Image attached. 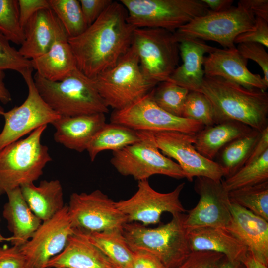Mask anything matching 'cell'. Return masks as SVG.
Listing matches in <instances>:
<instances>
[{"instance_id":"cell-19","label":"cell","mask_w":268,"mask_h":268,"mask_svg":"<svg viewBox=\"0 0 268 268\" xmlns=\"http://www.w3.org/2000/svg\"><path fill=\"white\" fill-rule=\"evenodd\" d=\"M231 219L225 228L258 260L268 266V221L231 203Z\"/></svg>"},{"instance_id":"cell-36","label":"cell","mask_w":268,"mask_h":268,"mask_svg":"<svg viewBox=\"0 0 268 268\" xmlns=\"http://www.w3.org/2000/svg\"><path fill=\"white\" fill-rule=\"evenodd\" d=\"M182 117L199 122L204 127L217 123L211 102L200 91H189L185 101Z\"/></svg>"},{"instance_id":"cell-15","label":"cell","mask_w":268,"mask_h":268,"mask_svg":"<svg viewBox=\"0 0 268 268\" xmlns=\"http://www.w3.org/2000/svg\"><path fill=\"white\" fill-rule=\"evenodd\" d=\"M159 150L165 156L177 161L186 178L192 182L194 177L221 180L226 177L224 169L216 161L201 154L193 144V135L176 131L154 133Z\"/></svg>"},{"instance_id":"cell-26","label":"cell","mask_w":268,"mask_h":268,"mask_svg":"<svg viewBox=\"0 0 268 268\" xmlns=\"http://www.w3.org/2000/svg\"><path fill=\"white\" fill-rule=\"evenodd\" d=\"M8 201L4 204L3 216L7 222L12 246L20 247L26 243L42 221L30 209L24 200L20 187L7 192Z\"/></svg>"},{"instance_id":"cell-8","label":"cell","mask_w":268,"mask_h":268,"mask_svg":"<svg viewBox=\"0 0 268 268\" xmlns=\"http://www.w3.org/2000/svg\"><path fill=\"white\" fill-rule=\"evenodd\" d=\"M139 132V141L113 151L110 162L116 170L138 181L157 174L177 179L186 178L178 164L160 152L154 133Z\"/></svg>"},{"instance_id":"cell-52","label":"cell","mask_w":268,"mask_h":268,"mask_svg":"<svg viewBox=\"0 0 268 268\" xmlns=\"http://www.w3.org/2000/svg\"><path fill=\"white\" fill-rule=\"evenodd\" d=\"M0 221H1V219H0ZM10 237H5L3 236L1 234V232H0V242H2L5 241L10 242Z\"/></svg>"},{"instance_id":"cell-50","label":"cell","mask_w":268,"mask_h":268,"mask_svg":"<svg viewBox=\"0 0 268 268\" xmlns=\"http://www.w3.org/2000/svg\"><path fill=\"white\" fill-rule=\"evenodd\" d=\"M245 268H268V266L261 262L249 251L242 262Z\"/></svg>"},{"instance_id":"cell-44","label":"cell","mask_w":268,"mask_h":268,"mask_svg":"<svg viewBox=\"0 0 268 268\" xmlns=\"http://www.w3.org/2000/svg\"><path fill=\"white\" fill-rule=\"evenodd\" d=\"M19 21L22 28L38 11L50 8L48 0H18Z\"/></svg>"},{"instance_id":"cell-14","label":"cell","mask_w":268,"mask_h":268,"mask_svg":"<svg viewBox=\"0 0 268 268\" xmlns=\"http://www.w3.org/2000/svg\"><path fill=\"white\" fill-rule=\"evenodd\" d=\"M184 186L182 183L170 192L160 193L153 189L147 180L139 181L132 197L115 204L127 216L128 222H137L146 226L155 224L160 222L164 212L173 215L186 211L180 200Z\"/></svg>"},{"instance_id":"cell-34","label":"cell","mask_w":268,"mask_h":268,"mask_svg":"<svg viewBox=\"0 0 268 268\" xmlns=\"http://www.w3.org/2000/svg\"><path fill=\"white\" fill-rule=\"evenodd\" d=\"M268 181V150L259 159L244 165L222 182L230 192L237 189L261 184Z\"/></svg>"},{"instance_id":"cell-29","label":"cell","mask_w":268,"mask_h":268,"mask_svg":"<svg viewBox=\"0 0 268 268\" xmlns=\"http://www.w3.org/2000/svg\"><path fill=\"white\" fill-rule=\"evenodd\" d=\"M73 230L97 247L118 268H132L134 252L128 245L122 230L95 232Z\"/></svg>"},{"instance_id":"cell-21","label":"cell","mask_w":268,"mask_h":268,"mask_svg":"<svg viewBox=\"0 0 268 268\" xmlns=\"http://www.w3.org/2000/svg\"><path fill=\"white\" fill-rule=\"evenodd\" d=\"M46 268H118L97 247L74 231L64 249L47 262Z\"/></svg>"},{"instance_id":"cell-49","label":"cell","mask_w":268,"mask_h":268,"mask_svg":"<svg viewBox=\"0 0 268 268\" xmlns=\"http://www.w3.org/2000/svg\"><path fill=\"white\" fill-rule=\"evenodd\" d=\"M4 71L0 70V101L4 104H6L11 101L12 98L4 82Z\"/></svg>"},{"instance_id":"cell-2","label":"cell","mask_w":268,"mask_h":268,"mask_svg":"<svg viewBox=\"0 0 268 268\" xmlns=\"http://www.w3.org/2000/svg\"><path fill=\"white\" fill-rule=\"evenodd\" d=\"M200 92L211 102L217 123L236 121L260 132L268 126L266 91L247 89L221 77L204 75Z\"/></svg>"},{"instance_id":"cell-5","label":"cell","mask_w":268,"mask_h":268,"mask_svg":"<svg viewBox=\"0 0 268 268\" xmlns=\"http://www.w3.org/2000/svg\"><path fill=\"white\" fill-rule=\"evenodd\" d=\"M47 125H42L25 138L0 150V195L23 185L34 183L52 161L48 147L41 143Z\"/></svg>"},{"instance_id":"cell-22","label":"cell","mask_w":268,"mask_h":268,"mask_svg":"<svg viewBox=\"0 0 268 268\" xmlns=\"http://www.w3.org/2000/svg\"><path fill=\"white\" fill-rule=\"evenodd\" d=\"M216 48L198 39L181 41L179 49L182 64L177 67L167 81L189 91H200L205 75L203 67L204 55Z\"/></svg>"},{"instance_id":"cell-4","label":"cell","mask_w":268,"mask_h":268,"mask_svg":"<svg viewBox=\"0 0 268 268\" xmlns=\"http://www.w3.org/2000/svg\"><path fill=\"white\" fill-rule=\"evenodd\" d=\"M33 77L42 98L61 116L106 114L109 112L93 79L77 68L58 81L46 80L36 72Z\"/></svg>"},{"instance_id":"cell-37","label":"cell","mask_w":268,"mask_h":268,"mask_svg":"<svg viewBox=\"0 0 268 268\" xmlns=\"http://www.w3.org/2000/svg\"><path fill=\"white\" fill-rule=\"evenodd\" d=\"M0 33L16 44L23 42L25 35L19 21L17 0H0Z\"/></svg>"},{"instance_id":"cell-11","label":"cell","mask_w":268,"mask_h":268,"mask_svg":"<svg viewBox=\"0 0 268 268\" xmlns=\"http://www.w3.org/2000/svg\"><path fill=\"white\" fill-rule=\"evenodd\" d=\"M110 121L136 131L153 133L176 131L194 135L204 128L199 122L174 116L160 108L151 91L127 107L114 110Z\"/></svg>"},{"instance_id":"cell-39","label":"cell","mask_w":268,"mask_h":268,"mask_svg":"<svg viewBox=\"0 0 268 268\" xmlns=\"http://www.w3.org/2000/svg\"><path fill=\"white\" fill-rule=\"evenodd\" d=\"M225 256L211 251H192L188 258L175 268H217Z\"/></svg>"},{"instance_id":"cell-6","label":"cell","mask_w":268,"mask_h":268,"mask_svg":"<svg viewBox=\"0 0 268 268\" xmlns=\"http://www.w3.org/2000/svg\"><path fill=\"white\" fill-rule=\"evenodd\" d=\"M92 79L106 105L114 110L127 107L157 85L143 74L132 45L115 65Z\"/></svg>"},{"instance_id":"cell-3","label":"cell","mask_w":268,"mask_h":268,"mask_svg":"<svg viewBox=\"0 0 268 268\" xmlns=\"http://www.w3.org/2000/svg\"><path fill=\"white\" fill-rule=\"evenodd\" d=\"M186 214L172 215L168 223L154 228L137 222H128L122 232L133 251H144L156 257L166 268H175L192 252L188 229L184 221Z\"/></svg>"},{"instance_id":"cell-30","label":"cell","mask_w":268,"mask_h":268,"mask_svg":"<svg viewBox=\"0 0 268 268\" xmlns=\"http://www.w3.org/2000/svg\"><path fill=\"white\" fill-rule=\"evenodd\" d=\"M139 139V131L120 124L106 123L92 137L86 150L91 161L93 162L101 151H116Z\"/></svg>"},{"instance_id":"cell-35","label":"cell","mask_w":268,"mask_h":268,"mask_svg":"<svg viewBox=\"0 0 268 268\" xmlns=\"http://www.w3.org/2000/svg\"><path fill=\"white\" fill-rule=\"evenodd\" d=\"M151 90L154 102L166 112L182 117L183 109L189 91L168 81L159 83Z\"/></svg>"},{"instance_id":"cell-48","label":"cell","mask_w":268,"mask_h":268,"mask_svg":"<svg viewBox=\"0 0 268 268\" xmlns=\"http://www.w3.org/2000/svg\"><path fill=\"white\" fill-rule=\"evenodd\" d=\"M208 8V10L219 12L227 10L232 7L234 2L232 0H201Z\"/></svg>"},{"instance_id":"cell-13","label":"cell","mask_w":268,"mask_h":268,"mask_svg":"<svg viewBox=\"0 0 268 268\" xmlns=\"http://www.w3.org/2000/svg\"><path fill=\"white\" fill-rule=\"evenodd\" d=\"M67 206L73 229L82 232L122 230L128 222L115 201L98 189L89 193H73Z\"/></svg>"},{"instance_id":"cell-40","label":"cell","mask_w":268,"mask_h":268,"mask_svg":"<svg viewBox=\"0 0 268 268\" xmlns=\"http://www.w3.org/2000/svg\"><path fill=\"white\" fill-rule=\"evenodd\" d=\"M236 48L244 58L255 61L261 67L264 81L268 85V54L264 46L256 43H243L238 44Z\"/></svg>"},{"instance_id":"cell-43","label":"cell","mask_w":268,"mask_h":268,"mask_svg":"<svg viewBox=\"0 0 268 268\" xmlns=\"http://www.w3.org/2000/svg\"><path fill=\"white\" fill-rule=\"evenodd\" d=\"M83 15L88 27L112 3V0H79Z\"/></svg>"},{"instance_id":"cell-47","label":"cell","mask_w":268,"mask_h":268,"mask_svg":"<svg viewBox=\"0 0 268 268\" xmlns=\"http://www.w3.org/2000/svg\"><path fill=\"white\" fill-rule=\"evenodd\" d=\"M267 150H268V126L261 132L259 139L245 165L257 160Z\"/></svg>"},{"instance_id":"cell-12","label":"cell","mask_w":268,"mask_h":268,"mask_svg":"<svg viewBox=\"0 0 268 268\" xmlns=\"http://www.w3.org/2000/svg\"><path fill=\"white\" fill-rule=\"evenodd\" d=\"M33 70L29 69L21 75L28 91L23 103L6 112L0 108V115L3 116L5 120L3 128L0 132V150L39 127L52 124L61 116L40 95L33 80Z\"/></svg>"},{"instance_id":"cell-27","label":"cell","mask_w":268,"mask_h":268,"mask_svg":"<svg viewBox=\"0 0 268 268\" xmlns=\"http://www.w3.org/2000/svg\"><path fill=\"white\" fill-rule=\"evenodd\" d=\"M22 195L28 206L41 221L52 218L65 206L62 185L57 179L41 181L20 187Z\"/></svg>"},{"instance_id":"cell-17","label":"cell","mask_w":268,"mask_h":268,"mask_svg":"<svg viewBox=\"0 0 268 268\" xmlns=\"http://www.w3.org/2000/svg\"><path fill=\"white\" fill-rule=\"evenodd\" d=\"M67 205L52 218L43 221L31 238L19 247L26 268H47V262L65 248L73 233Z\"/></svg>"},{"instance_id":"cell-38","label":"cell","mask_w":268,"mask_h":268,"mask_svg":"<svg viewBox=\"0 0 268 268\" xmlns=\"http://www.w3.org/2000/svg\"><path fill=\"white\" fill-rule=\"evenodd\" d=\"M9 42L0 33V70H14L22 75L27 70L33 69L31 60L22 56L18 50L11 46Z\"/></svg>"},{"instance_id":"cell-28","label":"cell","mask_w":268,"mask_h":268,"mask_svg":"<svg viewBox=\"0 0 268 268\" xmlns=\"http://www.w3.org/2000/svg\"><path fill=\"white\" fill-rule=\"evenodd\" d=\"M252 129L238 121H222L204 127L193 135V144L201 154L208 159L214 160L226 145L248 134Z\"/></svg>"},{"instance_id":"cell-32","label":"cell","mask_w":268,"mask_h":268,"mask_svg":"<svg viewBox=\"0 0 268 268\" xmlns=\"http://www.w3.org/2000/svg\"><path fill=\"white\" fill-rule=\"evenodd\" d=\"M231 203L238 205L268 221V181L229 192Z\"/></svg>"},{"instance_id":"cell-1","label":"cell","mask_w":268,"mask_h":268,"mask_svg":"<svg viewBox=\"0 0 268 268\" xmlns=\"http://www.w3.org/2000/svg\"><path fill=\"white\" fill-rule=\"evenodd\" d=\"M127 18L124 6L113 1L83 33L68 38L77 68L88 77L113 66L131 47L135 28Z\"/></svg>"},{"instance_id":"cell-42","label":"cell","mask_w":268,"mask_h":268,"mask_svg":"<svg viewBox=\"0 0 268 268\" xmlns=\"http://www.w3.org/2000/svg\"><path fill=\"white\" fill-rule=\"evenodd\" d=\"M27 262L18 246L0 247V268H26Z\"/></svg>"},{"instance_id":"cell-24","label":"cell","mask_w":268,"mask_h":268,"mask_svg":"<svg viewBox=\"0 0 268 268\" xmlns=\"http://www.w3.org/2000/svg\"><path fill=\"white\" fill-rule=\"evenodd\" d=\"M59 23L51 8L37 12L24 28L25 39L18 50L21 55L31 60L46 53L54 42Z\"/></svg>"},{"instance_id":"cell-45","label":"cell","mask_w":268,"mask_h":268,"mask_svg":"<svg viewBox=\"0 0 268 268\" xmlns=\"http://www.w3.org/2000/svg\"><path fill=\"white\" fill-rule=\"evenodd\" d=\"M132 268H166L155 256L144 251L134 252Z\"/></svg>"},{"instance_id":"cell-9","label":"cell","mask_w":268,"mask_h":268,"mask_svg":"<svg viewBox=\"0 0 268 268\" xmlns=\"http://www.w3.org/2000/svg\"><path fill=\"white\" fill-rule=\"evenodd\" d=\"M255 17L240 1L237 6L219 12L208 10L173 33L175 40L191 39L216 42L224 49L236 47L234 40L240 34L251 29Z\"/></svg>"},{"instance_id":"cell-41","label":"cell","mask_w":268,"mask_h":268,"mask_svg":"<svg viewBox=\"0 0 268 268\" xmlns=\"http://www.w3.org/2000/svg\"><path fill=\"white\" fill-rule=\"evenodd\" d=\"M256 43L268 47V22L255 17L253 27L239 34L235 39L234 43Z\"/></svg>"},{"instance_id":"cell-53","label":"cell","mask_w":268,"mask_h":268,"mask_svg":"<svg viewBox=\"0 0 268 268\" xmlns=\"http://www.w3.org/2000/svg\"></svg>"},{"instance_id":"cell-20","label":"cell","mask_w":268,"mask_h":268,"mask_svg":"<svg viewBox=\"0 0 268 268\" xmlns=\"http://www.w3.org/2000/svg\"><path fill=\"white\" fill-rule=\"evenodd\" d=\"M105 114L60 116L51 124L55 129V141L77 152L86 150L92 137L106 123Z\"/></svg>"},{"instance_id":"cell-33","label":"cell","mask_w":268,"mask_h":268,"mask_svg":"<svg viewBox=\"0 0 268 268\" xmlns=\"http://www.w3.org/2000/svg\"><path fill=\"white\" fill-rule=\"evenodd\" d=\"M68 38L76 37L88 27L77 0H48Z\"/></svg>"},{"instance_id":"cell-25","label":"cell","mask_w":268,"mask_h":268,"mask_svg":"<svg viewBox=\"0 0 268 268\" xmlns=\"http://www.w3.org/2000/svg\"><path fill=\"white\" fill-rule=\"evenodd\" d=\"M192 251H211L223 254L233 262L242 263L247 247L226 230L216 227H201L188 229Z\"/></svg>"},{"instance_id":"cell-10","label":"cell","mask_w":268,"mask_h":268,"mask_svg":"<svg viewBox=\"0 0 268 268\" xmlns=\"http://www.w3.org/2000/svg\"><path fill=\"white\" fill-rule=\"evenodd\" d=\"M132 46L143 74L156 85L167 81L178 66L179 43L173 33L159 28H135Z\"/></svg>"},{"instance_id":"cell-18","label":"cell","mask_w":268,"mask_h":268,"mask_svg":"<svg viewBox=\"0 0 268 268\" xmlns=\"http://www.w3.org/2000/svg\"><path fill=\"white\" fill-rule=\"evenodd\" d=\"M248 61L240 54L236 47L216 48L204 57V74L221 77L247 89L266 91L268 85L260 75L249 71L247 67Z\"/></svg>"},{"instance_id":"cell-23","label":"cell","mask_w":268,"mask_h":268,"mask_svg":"<svg viewBox=\"0 0 268 268\" xmlns=\"http://www.w3.org/2000/svg\"><path fill=\"white\" fill-rule=\"evenodd\" d=\"M31 62L33 70L51 81H60L77 68L68 37L60 22L50 49L43 55L31 60Z\"/></svg>"},{"instance_id":"cell-46","label":"cell","mask_w":268,"mask_h":268,"mask_svg":"<svg viewBox=\"0 0 268 268\" xmlns=\"http://www.w3.org/2000/svg\"><path fill=\"white\" fill-rule=\"evenodd\" d=\"M240 1L255 17L262 18L268 22V0H241Z\"/></svg>"},{"instance_id":"cell-16","label":"cell","mask_w":268,"mask_h":268,"mask_svg":"<svg viewBox=\"0 0 268 268\" xmlns=\"http://www.w3.org/2000/svg\"><path fill=\"white\" fill-rule=\"evenodd\" d=\"M194 189L200 199L186 214L184 221L186 228L211 227L225 230L231 219V202L222 180L196 177Z\"/></svg>"},{"instance_id":"cell-51","label":"cell","mask_w":268,"mask_h":268,"mask_svg":"<svg viewBox=\"0 0 268 268\" xmlns=\"http://www.w3.org/2000/svg\"><path fill=\"white\" fill-rule=\"evenodd\" d=\"M217 268H245L243 264L239 262H233L224 257Z\"/></svg>"},{"instance_id":"cell-7","label":"cell","mask_w":268,"mask_h":268,"mask_svg":"<svg viewBox=\"0 0 268 268\" xmlns=\"http://www.w3.org/2000/svg\"><path fill=\"white\" fill-rule=\"evenodd\" d=\"M127 21L135 28H159L174 33L208 11L201 0H120Z\"/></svg>"},{"instance_id":"cell-31","label":"cell","mask_w":268,"mask_h":268,"mask_svg":"<svg viewBox=\"0 0 268 268\" xmlns=\"http://www.w3.org/2000/svg\"><path fill=\"white\" fill-rule=\"evenodd\" d=\"M261 132L252 129L223 147L218 153V163L225 170L226 178L234 174L245 164L260 136Z\"/></svg>"}]
</instances>
